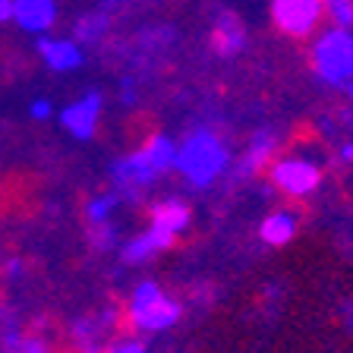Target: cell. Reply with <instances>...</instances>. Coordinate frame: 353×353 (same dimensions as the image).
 <instances>
[{
	"instance_id": "obj_19",
	"label": "cell",
	"mask_w": 353,
	"mask_h": 353,
	"mask_svg": "<svg viewBox=\"0 0 353 353\" xmlns=\"http://www.w3.org/2000/svg\"><path fill=\"white\" fill-rule=\"evenodd\" d=\"M108 353H145V347H142L139 341H120V344L110 347Z\"/></svg>"
},
{
	"instance_id": "obj_20",
	"label": "cell",
	"mask_w": 353,
	"mask_h": 353,
	"mask_svg": "<svg viewBox=\"0 0 353 353\" xmlns=\"http://www.w3.org/2000/svg\"><path fill=\"white\" fill-rule=\"evenodd\" d=\"M95 228H98V234H95V243H98V246H104V250H108L110 243H114V230H110L108 224H95Z\"/></svg>"
},
{
	"instance_id": "obj_3",
	"label": "cell",
	"mask_w": 353,
	"mask_h": 353,
	"mask_svg": "<svg viewBox=\"0 0 353 353\" xmlns=\"http://www.w3.org/2000/svg\"><path fill=\"white\" fill-rule=\"evenodd\" d=\"M180 303L161 294L154 281H142L130 296V319L142 331H164L180 322Z\"/></svg>"
},
{
	"instance_id": "obj_2",
	"label": "cell",
	"mask_w": 353,
	"mask_h": 353,
	"mask_svg": "<svg viewBox=\"0 0 353 353\" xmlns=\"http://www.w3.org/2000/svg\"><path fill=\"white\" fill-rule=\"evenodd\" d=\"M312 70L328 85H347L353 79V32L325 29L312 44Z\"/></svg>"
},
{
	"instance_id": "obj_10",
	"label": "cell",
	"mask_w": 353,
	"mask_h": 353,
	"mask_svg": "<svg viewBox=\"0 0 353 353\" xmlns=\"http://www.w3.org/2000/svg\"><path fill=\"white\" fill-rule=\"evenodd\" d=\"M212 48L221 57H236L246 48V26L234 13H221L212 29Z\"/></svg>"
},
{
	"instance_id": "obj_18",
	"label": "cell",
	"mask_w": 353,
	"mask_h": 353,
	"mask_svg": "<svg viewBox=\"0 0 353 353\" xmlns=\"http://www.w3.org/2000/svg\"><path fill=\"white\" fill-rule=\"evenodd\" d=\"M114 205H117V196H98V199H92V202H88V208H85L88 221H92V224H104V221H108V214L114 212Z\"/></svg>"
},
{
	"instance_id": "obj_6",
	"label": "cell",
	"mask_w": 353,
	"mask_h": 353,
	"mask_svg": "<svg viewBox=\"0 0 353 353\" xmlns=\"http://www.w3.org/2000/svg\"><path fill=\"white\" fill-rule=\"evenodd\" d=\"M158 174H161V170L148 161V154L142 152V148L139 152H132V154H126V158H120V161L114 164V180H117L123 190H130V196H136L142 186L154 183V176Z\"/></svg>"
},
{
	"instance_id": "obj_17",
	"label": "cell",
	"mask_w": 353,
	"mask_h": 353,
	"mask_svg": "<svg viewBox=\"0 0 353 353\" xmlns=\"http://www.w3.org/2000/svg\"><path fill=\"white\" fill-rule=\"evenodd\" d=\"M154 246L152 240H148V234H139V236H132L130 243H123V250H120V256L126 259V262H145L148 256H154Z\"/></svg>"
},
{
	"instance_id": "obj_12",
	"label": "cell",
	"mask_w": 353,
	"mask_h": 353,
	"mask_svg": "<svg viewBox=\"0 0 353 353\" xmlns=\"http://www.w3.org/2000/svg\"><path fill=\"white\" fill-rule=\"evenodd\" d=\"M294 234H296V214H290V212L268 214L262 221V228H259V236L268 246H287V243L294 240Z\"/></svg>"
},
{
	"instance_id": "obj_7",
	"label": "cell",
	"mask_w": 353,
	"mask_h": 353,
	"mask_svg": "<svg viewBox=\"0 0 353 353\" xmlns=\"http://www.w3.org/2000/svg\"><path fill=\"white\" fill-rule=\"evenodd\" d=\"M98 114H101V95H98V92H88V95H82L79 101H73L70 108H63L60 123L73 132L76 139H88V136L95 132Z\"/></svg>"
},
{
	"instance_id": "obj_4",
	"label": "cell",
	"mask_w": 353,
	"mask_h": 353,
	"mask_svg": "<svg viewBox=\"0 0 353 353\" xmlns=\"http://www.w3.org/2000/svg\"><path fill=\"white\" fill-rule=\"evenodd\" d=\"M325 16L322 0H272V19L290 38H309Z\"/></svg>"
},
{
	"instance_id": "obj_16",
	"label": "cell",
	"mask_w": 353,
	"mask_h": 353,
	"mask_svg": "<svg viewBox=\"0 0 353 353\" xmlns=\"http://www.w3.org/2000/svg\"><path fill=\"white\" fill-rule=\"evenodd\" d=\"M322 7L338 29H353V0H322Z\"/></svg>"
},
{
	"instance_id": "obj_5",
	"label": "cell",
	"mask_w": 353,
	"mask_h": 353,
	"mask_svg": "<svg viewBox=\"0 0 353 353\" xmlns=\"http://www.w3.org/2000/svg\"><path fill=\"white\" fill-rule=\"evenodd\" d=\"M272 183L287 196L303 199L319 190L322 170H319V164L306 161V158H281V161L272 164Z\"/></svg>"
},
{
	"instance_id": "obj_15",
	"label": "cell",
	"mask_w": 353,
	"mask_h": 353,
	"mask_svg": "<svg viewBox=\"0 0 353 353\" xmlns=\"http://www.w3.org/2000/svg\"><path fill=\"white\" fill-rule=\"evenodd\" d=\"M108 22H110L108 10H95V13H85L79 22H76V38H79V41H85V44L101 41V35L108 32Z\"/></svg>"
},
{
	"instance_id": "obj_23",
	"label": "cell",
	"mask_w": 353,
	"mask_h": 353,
	"mask_svg": "<svg viewBox=\"0 0 353 353\" xmlns=\"http://www.w3.org/2000/svg\"><path fill=\"white\" fill-rule=\"evenodd\" d=\"M344 164H353V142H347V145H341V154H338Z\"/></svg>"
},
{
	"instance_id": "obj_22",
	"label": "cell",
	"mask_w": 353,
	"mask_h": 353,
	"mask_svg": "<svg viewBox=\"0 0 353 353\" xmlns=\"http://www.w3.org/2000/svg\"><path fill=\"white\" fill-rule=\"evenodd\" d=\"M13 19V0H0V22Z\"/></svg>"
},
{
	"instance_id": "obj_24",
	"label": "cell",
	"mask_w": 353,
	"mask_h": 353,
	"mask_svg": "<svg viewBox=\"0 0 353 353\" xmlns=\"http://www.w3.org/2000/svg\"><path fill=\"white\" fill-rule=\"evenodd\" d=\"M344 88H347V98H350V104H353V79H350V82H347V85H344Z\"/></svg>"
},
{
	"instance_id": "obj_8",
	"label": "cell",
	"mask_w": 353,
	"mask_h": 353,
	"mask_svg": "<svg viewBox=\"0 0 353 353\" xmlns=\"http://www.w3.org/2000/svg\"><path fill=\"white\" fill-rule=\"evenodd\" d=\"M13 22L32 35H44L57 22L54 0H13Z\"/></svg>"
},
{
	"instance_id": "obj_1",
	"label": "cell",
	"mask_w": 353,
	"mask_h": 353,
	"mask_svg": "<svg viewBox=\"0 0 353 353\" xmlns=\"http://www.w3.org/2000/svg\"><path fill=\"white\" fill-rule=\"evenodd\" d=\"M228 161H230V154L224 148V142L212 130H196L183 145H176L174 168L192 186H208L228 170Z\"/></svg>"
},
{
	"instance_id": "obj_11",
	"label": "cell",
	"mask_w": 353,
	"mask_h": 353,
	"mask_svg": "<svg viewBox=\"0 0 353 353\" xmlns=\"http://www.w3.org/2000/svg\"><path fill=\"white\" fill-rule=\"evenodd\" d=\"M38 51L44 54V63L51 66L54 73H70V70H79L82 66V51L76 41H66V38H38Z\"/></svg>"
},
{
	"instance_id": "obj_13",
	"label": "cell",
	"mask_w": 353,
	"mask_h": 353,
	"mask_svg": "<svg viewBox=\"0 0 353 353\" xmlns=\"http://www.w3.org/2000/svg\"><path fill=\"white\" fill-rule=\"evenodd\" d=\"M152 224L170 230V234H180V230H186V224H190V208H186L180 199H168V202H161V205L152 212Z\"/></svg>"
},
{
	"instance_id": "obj_14",
	"label": "cell",
	"mask_w": 353,
	"mask_h": 353,
	"mask_svg": "<svg viewBox=\"0 0 353 353\" xmlns=\"http://www.w3.org/2000/svg\"><path fill=\"white\" fill-rule=\"evenodd\" d=\"M142 152L148 154V161L154 164V168L161 170H170L174 168V158H176V142L170 139V136H164V132H154L152 139L142 145Z\"/></svg>"
},
{
	"instance_id": "obj_9",
	"label": "cell",
	"mask_w": 353,
	"mask_h": 353,
	"mask_svg": "<svg viewBox=\"0 0 353 353\" xmlns=\"http://www.w3.org/2000/svg\"><path fill=\"white\" fill-rule=\"evenodd\" d=\"M278 152V136L274 130L262 126V130L252 132L250 145H246V154H243V161L236 164V176H252L256 170H262L265 164L272 161V154Z\"/></svg>"
},
{
	"instance_id": "obj_21",
	"label": "cell",
	"mask_w": 353,
	"mask_h": 353,
	"mask_svg": "<svg viewBox=\"0 0 353 353\" xmlns=\"http://www.w3.org/2000/svg\"><path fill=\"white\" fill-rule=\"evenodd\" d=\"M29 114H32V117H35V120L51 117V104L44 101V98H38V101H35V104H32V108H29Z\"/></svg>"
}]
</instances>
